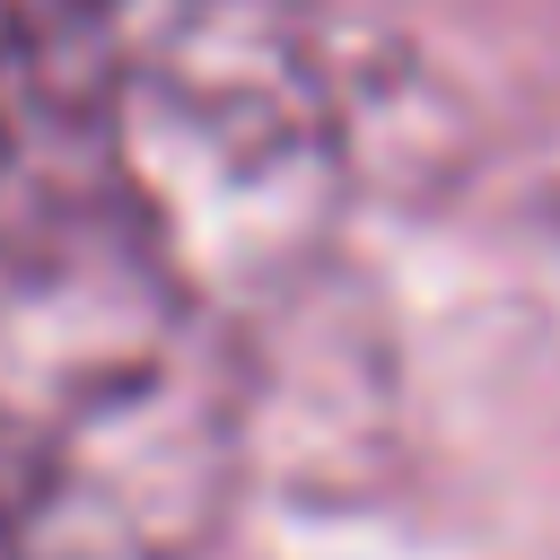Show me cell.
Segmentation results:
<instances>
[{
	"label": "cell",
	"mask_w": 560,
	"mask_h": 560,
	"mask_svg": "<svg viewBox=\"0 0 560 560\" xmlns=\"http://www.w3.org/2000/svg\"><path fill=\"white\" fill-rule=\"evenodd\" d=\"M245 385L114 175L0 192V560H228Z\"/></svg>",
	"instance_id": "cell-1"
},
{
	"label": "cell",
	"mask_w": 560,
	"mask_h": 560,
	"mask_svg": "<svg viewBox=\"0 0 560 560\" xmlns=\"http://www.w3.org/2000/svg\"><path fill=\"white\" fill-rule=\"evenodd\" d=\"M105 175L210 289L315 236L341 184V114L289 0H149L105 105Z\"/></svg>",
	"instance_id": "cell-2"
},
{
	"label": "cell",
	"mask_w": 560,
	"mask_h": 560,
	"mask_svg": "<svg viewBox=\"0 0 560 560\" xmlns=\"http://www.w3.org/2000/svg\"><path fill=\"white\" fill-rule=\"evenodd\" d=\"M149 0H0V184L105 166V105Z\"/></svg>",
	"instance_id": "cell-3"
}]
</instances>
